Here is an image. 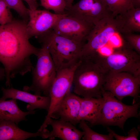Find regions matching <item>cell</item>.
Returning a JSON list of instances; mask_svg holds the SVG:
<instances>
[{
  "label": "cell",
  "mask_w": 140,
  "mask_h": 140,
  "mask_svg": "<svg viewBox=\"0 0 140 140\" xmlns=\"http://www.w3.org/2000/svg\"><path fill=\"white\" fill-rule=\"evenodd\" d=\"M92 58L107 73L125 72L140 77V55L126 41L107 56L97 54Z\"/></svg>",
  "instance_id": "5"
},
{
  "label": "cell",
  "mask_w": 140,
  "mask_h": 140,
  "mask_svg": "<svg viewBox=\"0 0 140 140\" xmlns=\"http://www.w3.org/2000/svg\"><path fill=\"white\" fill-rule=\"evenodd\" d=\"M10 9L4 0H0V25L8 24L13 20Z\"/></svg>",
  "instance_id": "24"
},
{
  "label": "cell",
  "mask_w": 140,
  "mask_h": 140,
  "mask_svg": "<svg viewBox=\"0 0 140 140\" xmlns=\"http://www.w3.org/2000/svg\"><path fill=\"white\" fill-rule=\"evenodd\" d=\"M124 36L126 42L140 55V35L130 33L124 34Z\"/></svg>",
  "instance_id": "26"
},
{
  "label": "cell",
  "mask_w": 140,
  "mask_h": 140,
  "mask_svg": "<svg viewBox=\"0 0 140 140\" xmlns=\"http://www.w3.org/2000/svg\"><path fill=\"white\" fill-rule=\"evenodd\" d=\"M49 132L46 128L35 133L27 132L11 121H5L0 124V140H24L38 136L45 139L48 138Z\"/></svg>",
  "instance_id": "15"
},
{
  "label": "cell",
  "mask_w": 140,
  "mask_h": 140,
  "mask_svg": "<svg viewBox=\"0 0 140 140\" xmlns=\"http://www.w3.org/2000/svg\"><path fill=\"white\" fill-rule=\"evenodd\" d=\"M5 72L4 68L0 66V81L5 78Z\"/></svg>",
  "instance_id": "28"
},
{
  "label": "cell",
  "mask_w": 140,
  "mask_h": 140,
  "mask_svg": "<svg viewBox=\"0 0 140 140\" xmlns=\"http://www.w3.org/2000/svg\"><path fill=\"white\" fill-rule=\"evenodd\" d=\"M29 21L26 29L30 38H39L51 29L57 22L67 14L54 13L47 10L29 9Z\"/></svg>",
  "instance_id": "12"
},
{
  "label": "cell",
  "mask_w": 140,
  "mask_h": 140,
  "mask_svg": "<svg viewBox=\"0 0 140 140\" xmlns=\"http://www.w3.org/2000/svg\"><path fill=\"white\" fill-rule=\"evenodd\" d=\"M80 61L81 60H80L71 66L57 71L55 76L49 90L48 96L50 98L49 108L44 121L38 129L39 131L46 128L52 114L70 90L72 84L74 72Z\"/></svg>",
  "instance_id": "9"
},
{
  "label": "cell",
  "mask_w": 140,
  "mask_h": 140,
  "mask_svg": "<svg viewBox=\"0 0 140 140\" xmlns=\"http://www.w3.org/2000/svg\"><path fill=\"white\" fill-rule=\"evenodd\" d=\"M66 13L95 25L101 19L112 16L105 0H80Z\"/></svg>",
  "instance_id": "10"
},
{
  "label": "cell",
  "mask_w": 140,
  "mask_h": 140,
  "mask_svg": "<svg viewBox=\"0 0 140 140\" xmlns=\"http://www.w3.org/2000/svg\"><path fill=\"white\" fill-rule=\"evenodd\" d=\"M104 103L97 118L96 125L117 126L123 130L125 123L128 118H138L140 102L131 105L124 104L109 92L102 90Z\"/></svg>",
  "instance_id": "4"
},
{
  "label": "cell",
  "mask_w": 140,
  "mask_h": 140,
  "mask_svg": "<svg viewBox=\"0 0 140 140\" xmlns=\"http://www.w3.org/2000/svg\"><path fill=\"white\" fill-rule=\"evenodd\" d=\"M104 99L100 98H81V105L78 120L89 122L92 126L96 125V120L103 106Z\"/></svg>",
  "instance_id": "19"
},
{
  "label": "cell",
  "mask_w": 140,
  "mask_h": 140,
  "mask_svg": "<svg viewBox=\"0 0 140 140\" xmlns=\"http://www.w3.org/2000/svg\"><path fill=\"white\" fill-rule=\"evenodd\" d=\"M41 5L47 10H52L55 14H66V5L64 0H40Z\"/></svg>",
  "instance_id": "22"
},
{
  "label": "cell",
  "mask_w": 140,
  "mask_h": 140,
  "mask_svg": "<svg viewBox=\"0 0 140 140\" xmlns=\"http://www.w3.org/2000/svg\"><path fill=\"white\" fill-rule=\"evenodd\" d=\"M140 86V77L127 72L111 71L107 73L103 88L120 101L130 96L135 101L139 97Z\"/></svg>",
  "instance_id": "7"
},
{
  "label": "cell",
  "mask_w": 140,
  "mask_h": 140,
  "mask_svg": "<svg viewBox=\"0 0 140 140\" xmlns=\"http://www.w3.org/2000/svg\"><path fill=\"white\" fill-rule=\"evenodd\" d=\"M132 5L134 8H140V0H132Z\"/></svg>",
  "instance_id": "30"
},
{
  "label": "cell",
  "mask_w": 140,
  "mask_h": 140,
  "mask_svg": "<svg viewBox=\"0 0 140 140\" xmlns=\"http://www.w3.org/2000/svg\"><path fill=\"white\" fill-rule=\"evenodd\" d=\"M95 25L67 15L62 17L52 29L56 34L78 42L85 43Z\"/></svg>",
  "instance_id": "11"
},
{
  "label": "cell",
  "mask_w": 140,
  "mask_h": 140,
  "mask_svg": "<svg viewBox=\"0 0 140 140\" xmlns=\"http://www.w3.org/2000/svg\"><path fill=\"white\" fill-rule=\"evenodd\" d=\"M116 32H118L115 18L109 16L95 25L88 36L82 49L80 59L89 58L95 55Z\"/></svg>",
  "instance_id": "8"
},
{
  "label": "cell",
  "mask_w": 140,
  "mask_h": 140,
  "mask_svg": "<svg viewBox=\"0 0 140 140\" xmlns=\"http://www.w3.org/2000/svg\"><path fill=\"white\" fill-rule=\"evenodd\" d=\"M1 89L3 93L2 97L0 98L1 99L5 100L9 98L15 99L27 103L26 108L28 111L40 109H45L47 112L49 109L50 103L49 96L33 94L12 87L8 88L2 87Z\"/></svg>",
  "instance_id": "13"
},
{
  "label": "cell",
  "mask_w": 140,
  "mask_h": 140,
  "mask_svg": "<svg viewBox=\"0 0 140 140\" xmlns=\"http://www.w3.org/2000/svg\"><path fill=\"white\" fill-rule=\"evenodd\" d=\"M37 61L32 70V82L30 86H25L23 90L32 91L34 94L49 96V90L57 73L55 65L48 51L42 44L36 56Z\"/></svg>",
  "instance_id": "6"
},
{
  "label": "cell",
  "mask_w": 140,
  "mask_h": 140,
  "mask_svg": "<svg viewBox=\"0 0 140 140\" xmlns=\"http://www.w3.org/2000/svg\"><path fill=\"white\" fill-rule=\"evenodd\" d=\"M113 17L123 13L133 7L132 0H105Z\"/></svg>",
  "instance_id": "20"
},
{
  "label": "cell",
  "mask_w": 140,
  "mask_h": 140,
  "mask_svg": "<svg viewBox=\"0 0 140 140\" xmlns=\"http://www.w3.org/2000/svg\"><path fill=\"white\" fill-rule=\"evenodd\" d=\"M66 5V11L69 10L72 5V3L74 0H64Z\"/></svg>",
  "instance_id": "29"
},
{
  "label": "cell",
  "mask_w": 140,
  "mask_h": 140,
  "mask_svg": "<svg viewBox=\"0 0 140 140\" xmlns=\"http://www.w3.org/2000/svg\"><path fill=\"white\" fill-rule=\"evenodd\" d=\"M47 125H50L52 128L49 133L50 140L58 138L63 140H80L83 135L82 131L69 122L51 118Z\"/></svg>",
  "instance_id": "16"
},
{
  "label": "cell",
  "mask_w": 140,
  "mask_h": 140,
  "mask_svg": "<svg viewBox=\"0 0 140 140\" xmlns=\"http://www.w3.org/2000/svg\"><path fill=\"white\" fill-rule=\"evenodd\" d=\"M81 98L69 91L53 112L51 118L69 122L74 125L79 123Z\"/></svg>",
  "instance_id": "14"
},
{
  "label": "cell",
  "mask_w": 140,
  "mask_h": 140,
  "mask_svg": "<svg viewBox=\"0 0 140 140\" xmlns=\"http://www.w3.org/2000/svg\"><path fill=\"white\" fill-rule=\"evenodd\" d=\"M79 127L82 130L83 135V140H113L114 137L109 133L108 135H103L96 132L92 130L84 120H81L79 123Z\"/></svg>",
  "instance_id": "21"
},
{
  "label": "cell",
  "mask_w": 140,
  "mask_h": 140,
  "mask_svg": "<svg viewBox=\"0 0 140 140\" xmlns=\"http://www.w3.org/2000/svg\"><path fill=\"white\" fill-rule=\"evenodd\" d=\"M107 130L117 140H137L139 132L135 127H134L128 131L127 136H121L116 134L114 131L107 127Z\"/></svg>",
  "instance_id": "25"
},
{
  "label": "cell",
  "mask_w": 140,
  "mask_h": 140,
  "mask_svg": "<svg viewBox=\"0 0 140 140\" xmlns=\"http://www.w3.org/2000/svg\"><path fill=\"white\" fill-rule=\"evenodd\" d=\"M27 3L29 7V9L34 10L37 9L38 4L37 0H23Z\"/></svg>",
  "instance_id": "27"
},
{
  "label": "cell",
  "mask_w": 140,
  "mask_h": 140,
  "mask_svg": "<svg viewBox=\"0 0 140 140\" xmlns=\"http://www.w3.org/2000/svg\"><path fill=\"white\" fill-rule=\"evenodd\" d=\"M16 101L15 99L6 101L0 98V124L4 121H9L18 125L22 121H27V115L35 113L34 110L23 111L18 106Z\"/></svg>",
  "instance_id": "17"
},
{
  "label": "cell",
  "mask_w": 140,
  "mask_h": 140,
  "mask_svg": "<svg viewBox=\"0 0 140 140\" xmlns=\"http://www.w3.org/2000/svg\"><path fill=\"white\" fill-rule=\"evenodd\" d=\"M26 24L13 20L0 25V62L5 69L7 87L10 86L11 78L32 71L34 67L30 57L36 56L39 50L29 41Z\"/></svg>",
  "instance_id": "1"
},
{
  "label": "cell",
  "mask_w": 140,
  "mask_h": 140,
  "mask_svg": "<svg viewBox=\"0 0 140 140\" xmlns=\"http://www.w3.org/2000/svg\"><path fill=\"white\" fill-rule=\"evenodd\" d=\"M47 48L57 71L69 67L80 59L85 43L76 41L55 33L52 29L39 38Z\"/></svg>",
  "instance_id": "3"
},
{
  "label": "cell",
  "mask_w": 140,
  "mask_h": 140,
  "mask_svg": "<svg viewBox=\"0 0 140 140\" xmlns=\"http://www.w3.org/2000/svg\"><path fill=\"white\" fill-rule=\"evenodd\" d=\"M74 73V93L83 98L102 97L107 72L96 61L82 58Z\"/></svg>",
  "instance_id": "2"
},
{
  "label": "cell",
  "mask_w": 140,
  "mask_h": 140,
  "mask_svg": "<svg viewBox=\"0 0 140 140\" xmlns=\"http://www.w3.org/2000/svg\"><path fill=\"white\" fill-rule=\"evenodd\" d=\"M115 18L119 33L125 34L140 32V8L130 9Z\"/></svg>",
  "instance_id": "18"
},
{
  "label": "cell",
  "mask_w": 140,
  "mask_h": 140,
  "mask_svg": "<svg viewBox=\"0 0 140 140\" xmlns=\"http://www.w3.org/2000/svg\"><path fill=\"white\" fill-rule=\"evenodd\" d=\"M10 9L15 10L26 21L29 19V9L24 4L22 0H4Z\"/></svg>",
  "instance_id": "23"
}]
</instances>
